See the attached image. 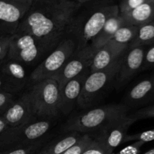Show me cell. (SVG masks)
Listing matches in <instances>:
<instances>
[{
	"instance_id": "obj_1",
	"label": "cell",
	"mask_w": 154,
	"mask_h": 154,
	"mask_svg": "<svg viewBox=\"0 0 154 154\" xmlns=\"http://www.w3.org/2000/svg\"><path fill=\"white\" fill-rule=\"evenodd\" d=\"M81 5L71 0H32L17 30L31 33L51 52L67 36L72 18Z\"/></svg>"
},
{
	"instance_id": "obj_2",
	"label": "cell",
	"mask_w": 154,
	"mask_h": 154,
	"mask_svg": "<svg viewBox=\"0 0 154 154\" xmlns=\"http://www.w3.org/2000/svg\"><path fill=\"white\" fill-rule=\"evenodd\" d=\"M120 13L111 0H90L81 4L72 20L67 36L75 42L76 51L87 49L111 17Z\"/></svg>"
},
{
	"instance_id": "obj_3",
	"label": "cell",
	"mask_w": 154,
	"mask_h": 154,
	"mask_svg": "<svg viewBox=\"0 0 154 154\" xmlns=\"http://www.w3.org/2000/svg\"><path fill=\"white\" fill-rule=\"evenodd\" d=\"M126 114L128 108L123 104L102 105L72 117L65 124L64 131L89 135L97 132L111 120Z\"/></svg>"
},
{
	"instance_id": "obj_4",
	"label": "cell",
	"mask_w": 154,
	"mask_h": 154,
	"mask_svg": "<svg viewBox=\"0 0 154 154\" xmlns=\"http://www.w3.org/2000/svg\"><path fill=\"white\" fill-rule=\"evenodd\" d=\"M33 115L36 118L53 119L60 112V89L52 78L33 82L27 91Z\"/></svg>"
},
{
	"instance_id": "obj_5",
	"label": "cell",
	"mask_w": 154,
	"mask_h": 154,
	"mask_svg": "<svg viewBox=\"0 0 154 154\" xmlns=\"http://www.w3.org/2000/svg\"><path fill=\"white\" fill-rule=\"evenodd\" d=\"M123 55L105 69L88 74L78 100L77 105L78 107L87 108L97 103V101L108 86L114 83L122 63Z\"/></svg>"
},
{
	"instance_id": "obj_6",
	"label": "cell",
	"mask_w": 154,
	"mask_h": 154,
	"mask_svg": "<svg viewBox=\"0 0 154 154\" xmlns=\"http://www.w3.org/2000/svg\"><path fill=\"white\" fill-rule=\"evenodd\" d=\"M51 119L35 118L14 127H7L0 136V147L12 148L44 138L51 126Z\"/></svg>"
},
{
	"instance_id": "obj_7",
	"label": "cell",
	"mask_w": 154,
	"mask_h": 154,
	"mask_svg": "<svg viewBox=\"0 0 154 154\" xmlns=\"http://www.w3.org/2000/svg\"><path fill=\"white\" fill-rule=\"evenodd\" d=\"M48 52L41 41L31 33L17 30L11 36L7 57L26 66L35 63Z\"/></svg>"
},
{
	"instance_id": "obj_8",
	"label": "cell",
	"mask_w": 154,
	"mask_h": 154,
	"mask_svg": "<svg viewBox=\"0 0 154 154\" xmlns=\"http://www.w3.org/2000/svg\"><path fill=\"white\" fill-rule=\"evenodd\" d=\"M76 51V45L71 37H65L51 54L34 69L30 75L33 81L51 78L62 69Z\"/></svg>"
},
{
	"instance_id": "obj_9",
	"label": "cell",
	"mask_w": 154,
	"mask_h": 154,
	"mask_svg": "<svg viewBox=\"0 0 154 154\" xmlns=\"http://www.w3.org/2000/svg\"><path fill=\"white\" fill-rule=\"evenodd\" d=\"M32 0H0V38L15 33Z\"/></svg>"
},
{
	"instance_id": "obj_10",
	"label": "cell",
	"mask_w": 154,
	"mask_h": 154,
	"mask_svg": "<svg viewBox=\"0 0 154 154\" xmlns=\"http://www.w3.org/2000/svg\"><path fill=\"white\" fill-rule=\"evenodd\" d=\"M134 123L135 121L128 117V114L122 116L105 125L96 132L94 138L112 153L118 146L124 142L128 130Z\"/></svg>"
},
{
	"instance_id": "obj_11",
	"label": "cell",
	"mask_w": 154,
	"mask_h": 154,
	"mask_svg": "<svg viewBox=\"0 0 154 154\" xmlns=\"http://www.w3.org/2000/svg\"><path fill=\"white\" fill-rule=\"evenodd\" d=\"M147 48V46H139L128 48L123 55L120 69L114 81L117 90L126 85L135 75L141 72Z\"/></svg>"
},
{
	"instance_id": "obj_12",
	"label": "cell",
	"mask_w": 154,
	"mask_h": 154,
	"mask_svg": "<svg viewBox=\"0 0 154 154\" xmlns=\"http://www.w3.org/2000/svg\"><path fill=\"white\" fill-rule=\"evenodd\" d=\"M92 59L93 57L87 49L75 51L62 69L51 78L57 81L60 89L68 81L90 69Z\"/></svg>"
},
{
	"instance_id": "obj_13",
	"label": "cell",
	"mask_w": 154,
	"mask_h": 154,
	"mask_svg": "<svg viewBox=\"0 0 154 154\" xmlns=\"http://www.w3.org/2000/svg\"><path fill=\"white\" fill-rule=\"evenodd\" d=\"M0 117H2L8 127L20 126L36 118L33 115L27 92L15 99Z\"/></svg>"
},
{
	"instance_id": "obj_14",
	"label": "cell",
	"mask_w": 154,
	"mask_h": 154,
	"mask_svg": "<svg viewBox=\"0 0 154 154\" xmlns=\"http://www.w3.org/2000/svg\"><path fill=\"white\" fill-rule=\"evenodd\" d=\"M90 73L87 69L78 76L68 81L60 89V112L63 115L70 114L78 104L83 84Z\"/></svg>"
},
{
	"instance_id": "obj_15",
	"label": "cell",
	"mask_w": 154,
	"mask_h": 154,
	"mask_svg": "<svg viewBox=\"0 0 154 154\" xmlns=\"http://www.w3.org/2000/svg\"><path fill=\"white\" fill-rule=\"evenodd\" d=\"M129 48V45H123L111 40L98 50L93 55L90 66V72L102 70L121 57Z\"/></svg>"
},
{
	"instance_id": "obj_16",
	"label": "cell",
	"mask_w": 154,
	"mask_h": 154,
	"mask_svg": "<svg viewBox=\"0 0 154 154\" xmlns=\"http://www.w3.org/2000/svg\"><path fill=\"white\" fill-rule=\"evenodd\" d=\"M154 96V74L141 80L129 90L124 98V105L128 107L137 106L145 103Z\"/></svg>"
},
{
	"instance_id": "obj_17",
	"label": "cell",
	"mask_w": 154,
	"mask_h": 154,
	"mask_svg": "<svg viewBox=\"0 0 154 154\" xmlns=\"http://www.w3.org/2000/svg\"><path fill=\"white\" fill-rule=\"evenodd\" d=\"M0 74L20 92L28 81L25 66L8 57L0 63Z\"/></svg>"
},
{
	"instance_id": "obj_18",
	"label": "cell",
	"mask_w": 154,
	"mask_h": 154,
	"mask_svg": "<svg viewBox=\"0 0 154 154\" xmlns=\"http://www.w3.org/2000/svg\"><path fill=\"white\" fill-rule=\"evenodd\" d=\"M123 25L126 24L120 13L111 17L106 21L99 34L92 40L88 48H87L90 55L93 57L98 50L100 49L108 42L112 40L117 30Z\"/></svg>"
},
{
	"instance_id": "obj_19",
	"label": "cell",
	"mask_w": 154,
	"mask_h": 154,
	"mask_svg": "<svg viewBox=\"0 0 154 154\" xmlns=\"http://www.w3.org/2000/svg\"><path fill=\"white\" fill-rule=\"evenodd\" d=\"M126 25L140 26L154 20V0H147L138 7L120 13Z\"/></svg>"
},
{
	"instance_id": "obj_20",
	"label": "cell",
	"mask_w": 154,
	"mask_h": 154,
	"mask_svg": "<svg viewBox=\"0 0 154 154\" xmlns=\"http://www.w3.org/2000/svg\"><path fill=\"white\" fill-rule=\"evenodd\" d=\"M82 135L78 132H68L66 136L49 143L35 154H61L73 146Z\"/></svg>"
},
{
	"instance_id": "obj_21",
	"label": "cell",
	"mask_w": 154,
	"mask_h": 154,
	"mask_svg": "<svg viewBox=\"0 0 154 154\" xmlns=\"http://www.w3.org/2000/svg\"><path fill=\"white\" fill-rule=\"evenodd\" d=\"M154 45V20L138 26L136 37L129 45V48Z\"/></svg>"
},
{
	"instance_id": "obj_22",
	"label": "cell",
	"mask_w": 154,
	"mask_h": 154,
	"mask_svg": "<svg viewBox=\"0 0 154 154\" xmlns=\"http://www.w3.org/2000/svg\"><path fill=\"white\" fill-rule=\"evenodd\" d=\"M138 26L132 25H123L117 30L112 40L123 45H129L135 39L138 33Z\"/></svg>"
},
{
	"instance_id": "obj_23",
	"label": "cell",
	"mask_w": 154,
	"mask_h": 154,
	"mask_svg": "<svg viewBox=\"0 0 154 154\" xmlns=\"http://www.w3.org/2000/svg\"><path fill=\"white\" fill-rule=\"evenodd\" d=\"M44 143L45 138H42L32 144L9 148L6 151L2 152V154H35V153L38 151L39 149L42 148Z\"/></svg>"
},
{
	"instance_id": "obj_24",
	"label": "cell",
	"mask_w": 154,
	"mask_h": 154,
	"mask_svg": "<svg viewBox=\"0 0 154 154\" xmlns=\"http://www.w3.org/2000/svg\"><path fill=\"white\" fill-rule=\"evenodd\" d=\"M93 138L88 134H84L79 140L69 149L61 154H81L87 146L93 141Z\"/></svg>"
},
{
	"instance_id": "obj_25",
	"label": "cell",
	"mask_w": 154,
	"mask_h": 154,
	"mask_svg": "<svg viewBox=\"0 0 154 154\" xmlns=\"http://www.w3.org/2000/svg\"><path fill=\"white\" fill-rule=\"evenodd\" d=\"M133 141H143L144 143L154 141V129L144 131V132H139V133L133 134V135H127L125 138L123 143Z\"/></svg>"
},
{
	"instance_id": "obj_26",
	"label": "cell",
	"mask_w": 154,
	"mask_h": 154,
	"mask_svg": "<svg viewBox=\"0 0 154 154\" xmlns=\"http://www.w3.org/2000/svg\"><path fill=\"white\" fill-rule=\"evenodd\" d=\"M128 117H130L135 122L137 120L154 117V105L137 110L132 114H128Z\"/></svg>"
},
{
	"instance_id": "obj_27",
	"label": "cell",
	"mask_w": 154,
	"mask_h": 154,
	"mask_svg": "<svg viewBox=\"0 0 154 154\" xmlns=\"http://www.w3.org/2000/svg\"><path fill=\"white\" fill-rule=\"evenodd\" d=\"M81 154H111L106 147L99 141L93 138V141L87 146Z\"/></svg>"
},
{
	"instance_id": "obj_28",
	"label": "cell",
	"mask_w": 154,
	"mask_h": 154,
	"mask_svg": "<svg viewBox=\"0 0 154 154\" xmlns=\"http://www.w3.org/2000/svg\"><path fill=\"white\" fill-rule=\"evenodd\" d=\"M154 69V45L147 46L144 54L141 72Z\"/></svg>"
},
{
	"instance_id": "obj_29",
	"label": "cell",
	"mask_w": 154,
	"mask_h": 154,
	"mask_svg": "<svg viewBox=\"0 0 154 154\" xmlns=\"http://www.w3.org/2000/svg\"><path fill=\"white\" fill-rule=\"evenodd\" d=\"M17 94L0 92V116L4 114L12 102L16 99Z\"/></svg>"
},
{
	"instance_id": "obj_30",
	"label": "cell",
	"mask_w": 154,
	"mask_h": 154,
	"mask_svg": "<svg viewBox=\"0 0 154 154\" xmlns=\"http://www.w3.org/2000/svg\"><path fill=\"white\" fill-rule=\"evenodd\" d=\"M147 1V0H120L118 4L120 13L129 11Z\"/></svg>"
},
{
	"instance_id": "obj_31",
	"label": "cell",
	"mask_w": 154,
	"mask_h": 154,
	"mask_svg": "<svg viewBox=\"0 0 154 154\" xmlns=\"http://www.w3.org/2000/svg\"><path fill=\"white\" fill-rule=\"evenodd\" d=\"M145 143L143 141H136L133 144L126 146V147L120 150L117 153H112L111 154H139L141 152V148Z\"/></svg>"
},
{
	"instance_id": "obj_32",
	"label": "cell",
	"mask_w": 154,
	"mask_h": 154,
	"mask_svg": "<svg viewBox=\"0 0 154 154\" xmlns=\"http://www.w3.org/2000/svg\"><path fill=\"white\" fill-rule=\"evenodd\" d=\"M11 36L0 38V63L7 57Z\"/></svg>"
},
{
	"instance_id": "obj_33",
	"label": "cell",
	"mask_w": 154,
	"mask_h": 154,
	"mask_svg": "<svg viewBox=\"0 0 154 154\" xmlns=\"http://www.w3.org/2000/svg\"><path fill=\"white\" fill-rule=\"evenodd\" d=\"M0 92L14 93V94H17L18 93H20L19 90L11 85L1 74H0Z\"/></svg>"
},
{
	"instance_id": "obj_34",
	"label": "cell",
	"mask_w": 154,
	"mask_h": 154,
	"mask_svg": "<svg viewBox=\"0 0 154 154\" xmlns=\"http://www.w3.org/2000/svg\"><path fill=\"white\" fill-rule=\"evenodd\" d=\"M7 125H6L5 122L4 121V120L2 119V117H0V136L2 134V132L7 129Z\"/></svg>"
},
{
	"instance_id": "obj_35",
	"label": "cell",
	"mask_w": 154,
	"mask_h": 154,
	"mask_svg": "<svg viewBox=\"0 0 154 154\" xmlns=\"http://www.w3.org/2000/svg\"><path fill=\"white\" fill-rule=\"evenodd\" d=\"M71 1L76 2H78V3H80V4H84V3L90 1V0H71Z\"/></svg>"
},
{
	"instance_id": "obj_36",
	"label": "cell",
	"mask_w": 154,
	"mask_h": 154,
	"mask_svg": "<svg viewBox=\"0 0 154 154\" xmlns=\"http://www.w3.org/2000/svg\"><path fill=\"white\" fill-rule=\"evenodd\" d=\"M143 154H154V148L151 149V150H148V151L145 152V153H143Z\"/></svg>"
},
{
	"instance_id": "obj_37",
	"label": "cell",
	"mask_w": 154,
	"mask_h": 154,
	"mask_svg": "<svg viewBox=\"0 0 154 154\" xmlns=\"http://www.w3.org/2000/svg\"><path fill=\"white\" fill-rule=\"evenodd\" d=\"M111 1H114V2H116V1H120V0H111Z\"/></svg>"
},
{
	"instance_id": "obj_38",
	"label": "cell",
	"mask_w": 154,
	"mask_h": 154,
	"mask_svg": "<svg viewBox=\"0 0 154 154\" xmlns=\"http://www.w3.org/2000/svg\"><path fill=\"white\" fill-rule=\"evenodd\" d=\"M0 154H2V152H0Z\"/></svg>"
}]
</instances>
